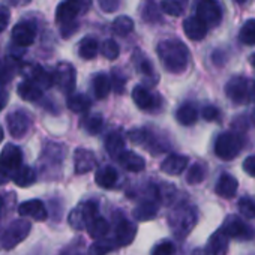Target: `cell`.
<instances>
[{
	"mask_svg": "<svg viewBox=\"0 0 255 255\" xmlns=\"http://www.w3.org/2000/svg\"><path fill=\"white\" fill-rule=\"evenodd\" d=\"M158 56L164 68L171 74H182L188 68L189 51L179 39H165L158 44Z\"/></svg>",
	"mask_w": 255,
	"mask_h": 255,
	"instance_id": "6da1fadb",
	"label": "cell"
},
{
	"mask_svg": "<svg viewBox=\"0 0 255 255\" xmlns=\"http://www.w3.org/2000/svg\"><path fill=\"white\" fill-rule=\"evenodd\" d=\"M92 0H63L56 9V21L62 26L75 23V18L89 11Z\"/></svg>",
	"mask_w": 255,
	"mask_h": 255,
	"instance_id": "7a4b0ae2",
	"label": "cell"
},
{
	"mask_svg": "<svg viewBox=\"0 0 255 255\" xmlns=\"http://www.w3.org/2000/svg\"><path fill=\"white\" fill-rule=\"evenodd\" d=\"M195 222H197V215L192 207H179L171 213L168 219V224L171 225L177 237H186L192 230V227L195 225Z\"/></svg>",
	"mask_w": 255,
	"mask_h": 255,
	"instance_id": "3957f363",
	"label": "cell"
},
{
	"mask_svg": "<svg viewBox=\"0 0 255 255\" xmlns=\"http://www.w3.org/2000/svg\"><path fill=\"white\" fill-rule=\"evenodd\" d=\"M30 230H32V224L27 219L20 218L12 221L2 236V248L14 249L30 234Z\"/></svg>",
	"mask_w": 255,
	"mask_h": 255,
	"instance_id": "277c9868",
	"label": "cell"
},
{
	"mask_svg": "<svg viewBox=\"0 0 255 255\" xmlns=\"http://www.w3.org/2000/svg\"><path fill=\"white\" fill-rule=\"evenodd\" d=\"M254 87L252 83L245 78V77H233L227 86H225V93L231 102L236 105H243L248 104L251 99V95H254Z\"/></svg>",
	"mask_w": 255,
	"mask_h": 255,
	"instance_id": "5b68a950",
	"label": "cell"
},
{
	"mask_svg": "<svg viewBox=\"0 0 255 255\" xmlns=\"http://www.w3.org/2000/svg\"><path fill=\"white\" fill-rule=\"evenodd\" d=\"M242 149V141L240 138L233 134V132H224L216 138L215 143V153L218 158L224 161L234 159Z\"/></svg>",
	"mask_w": 255,
	"mask_h": 255,
	"instance_id": "8992f818",
	"label": "cell"
},
{
	"mask_svg": "<svg viewBox=\"0 0 255 255\" xmlns=\"http://www.w3.org/2000/svg\"><path fill=\"white\" fill-rule=\"evenodd\" d=\"M98 216V204L95 201H86L69 213L68 222L75 230H84Z\"/></svg>",
	"mask_w": 255,
	"mask_h": 255,
	"instance_id": "52a82bcc",
	"label": "cell"
},
{
	"mask_svg": "<svg viewBox=\"0 0 255 255\" xmlns=\"http://www.w3.org/2000/svg\"><path fill=\"white\" fill-rule=\"evenodd\" d=\"M54 77V84L63 92V93H72L75 89V68L71 63L62 62L56 66V71L53 74Z\"/></svg>",
	"mask_w": 255,
	"mask_h": 255,
	"instance_id": "ba28073f",
	"label": "cell"
},
{
	"mask_svg": "<svg viewBox=\"0 0 255 255\" xmlns=\"http://www.w3.org/2000/svg\"><path fill=\"white\" fill-rule=\"evenodd\" d=\"M197 17L207 27H215L221 23L222 11L216 0H200L197 5Z\"/></svg>",
	"mask_w": 255,
	"mask_h": 255,
	"instance_id": "9c48e42d",
	"label": "cell"
},
{
	"mask_svg": "<svg viewBox=\"0 0 255 255\" xmlns=\"http://www.w3.org/2000/svg\"><path fill=\"white\" fill-rule=\"evenodd\" d=\"M6 123H8L9 134L14 138H23L27 134V131L30 129L32 120L26 111L17 110V111H12L11 114H8Z\"/></svg>",
	"mask_w": 255,
	"mask_h": 255,
	"instance_id": "30bf717a",
	"label": "cell"
},
{
	"mask_svg": "<svg viewBox=\"0 0 255 255\" xmlns=\"http://www.w3.org/2000/svg\"><path fill=\"white\" fill-rule=\"evenodd\" d=\"M221 230L227 234L228 239L231 237V239L251 240L254 237V230L237 216H228Z\"/></svg>",
	"mask_w": 255,
	"mask_h": 255,
	"instance_id": "8fae6325",
	"label": "cell"
},
{
	"mask_svg": "<svg viewBox=\"0 0 255 255\" xmlns=\"http://www.w3.org/2000/svg\"><path fill=\"white\" fill-rule=\"evenodd\" d=\"M23 162V152L15 144H8L0 153V168H2L8 176L17 171Z\"/></svg>",
	"mask_w": 255,
	"mask_h": 255,
	"instance_id": "7c38bea8",
	"label": "cell"
},
{
	"mask_svg": "<svg viewBox=\"0 0 255 255\" xmlns=\"http://www.w3.org/2000/svg\"><path fill=\"white\" fill-rule=\"evenodd\" d=\"M23 74L27 78V81L35 83L39 87L48 89L54 84V77L53 74L47 72L44 68L38 66V65H26L23 68Z\"/></svg>",
	"mask_w": 255,
	"mask_h": 255,
	"instance_id": "4fadbf2b",
	"label": "cell"
},
{
	"mask_svg": "<svg viewBox=\"0 0 255 255\" xmlns=\"http://www.w3.org/2000/svg\"><path fill=\"white\" fill-rule=\"evenodd\" d=\"M36 38V27L29 23V21H23L18 23L14 29H12V41L18 45V47H29L35 42Z\"/></svg>",
	"mask_w": 255,
	"mask_h": 255,
	"instance_id": "5bb4252c",
	"label": "cell"
},
{
	"mask_svg": "<svg viewBox=\"0 0 255 255\" xmlns=\"http://www.w3.org/2000/svg\"><path fill=\"white\" fill-rule=\"evenodd\" d=\"M18 215L23 218H32L35 221H45L48 213L41 200H29L18 206Z\"/></svg>",
	"mask_w": 255,
	"mask_h": 255,
	"instance_id": "9a60e30c",
	"label": "cell"
},
{
	"mask_svg": "<svg viewBox=\"0 0 255 255\" xmlns=\"http://www.w3.org/2000/svg\"><path fill=\"white\" fill-rule=\"evenodd\" d=\"M74 168L77 174H86L96 168L95 153L87 149H77L74 153Z\"/></svg>",
	"mask_w": 255,
	"mask_h": 255,
	"instance_id": "2e32d148",
	"label": "cell"
},
{
	"mask_svg": "<svg viewBox=\"0 0 255 255\" xmlns=\"http://www.w3.org/2000/svg\"><path fill=\"white\" fill-rule=\"evenodd\" d=\"M137 234V228L134 224H131L126 219H119L117 225H116V243L120 246H128L135 237Z\"/></svg>",
	"mask_w": 255,
	"mask_h": 255,
	"instance_id": "e0dca14e",
	"label": "cell"
},
{
	"mask_svg": "<svg viewBox=\"0 0 255 255\" xmlns=\"http://www.w3.org/2000/svg\"><path fill=\"white\" fill-rule=\"evenodd\" d=\"M186 167H188V158L183 155H170L161 164L162 173L168 176H180L186 170Z\"/></svg>",
	"mask_w": 255,
	"mask_h": 255,
	"instance_id": "ac0fdd59",
	"label": "cell"
},
{
	"mask_svg": "<svg viewBox=\"0 0 255 255\" xmlns=\"http://www.w3.org/2000/svg\"><path fill=\"white\" fill-rule=\"evenodd\" d=\"M183 30L191 41H201L207 35V26L198 17H188L183 21Z\"/></svg>",
	"mask_w": 255,
	"mask_h": 255,
	"instance_id": "d6986e66",
	"label": "cell"
},
{
	"mask_svg": "<svg viewBox=\"0 0 255 255\" xmlns=\"http://www.w3.org/2000/svg\"><path fill=\"white\" fill-rule=\"evenodd\" d=\"M117 159H119V164L125 170L131 171V173H140L146 167V161L140 155H137L134 152H129V150H125Z\"/></svg>",
	"mask_w": 255,
	"mask_h": 255,
	"instance_id": "ffe728a7",
	"label": "cell"
},
{
	"mask_svg": "<svg viewBox=\"0 0 255 255\" xmlns=\"http://www.w3.org/2000/svg\"><path fill=\"white\" fill-rule=\"evenodd\" d=\"M132 99L140 110H152L156 107V98L143 86H137L132 90Z\"/></svg>",
	"mask_w": 255,
	"mask_h": 255,
	"instance_id": "44dd1931",
	"label": "cell"
},
{
	"mask_svg": "<svg viewBox=\"0 0 255 255\" xmlns=\"http://www.w3.org/2000/svg\"><path fill=\"white\" fill-rule=\"evenodd\" d=\"M239 183L237 179L230 174H222L216 183V192L222 198H233L237 192Z\"/></svg>",
	"mask_w": 255,
	"mask_h": 255,
	"instance_id": "7402d4cb",
	"label": "cell"
},
{
	"mask_svg": "<svg viewBox=\"0 0 255 255\" xmlns=\"http://www.w3.org/2000/svg\"><path fill=\"white\" fill-rule=\"evenodd\" d=\"M14 183L20 188H27L36 182V171L29 165H21L17 171L11 174Z\"/></svg>",
	"mask_w": 255,
	"mask_h": 255,
	"instance_id": "603a6c76",
	"label": "cell"
},
{
	"mask_svg": "<svg viewBox=\"0 0 255 255\" xmlns=\"http://www.w3.org/2000/svg\"><path fill=\"white\" fill-rule=\"evenodd\" d=\"M17 93L21 99L27 102H36L42 98V89L32 81H23L17 87Z\"/></svg>",
	"mask_w": 255,
	"mask_h": 255,
	"instance_id": "cb8c5ba5",
	"label": "cell"
},
{
	"mask_svg": "<svg viewBox=\"0 0 255 255\" xmlns=\"http://www.w3.org/2000/svg\"><path fill=\"white\" fill-rule=\"evenodd\" d=\"M95 180H96L98 186H101L104 189H111V188H114V185L117 182V171L113 167H102L96 171Z\"/></svg>",
	"mask_w": 255,
	"mask_h": 255,
	"instance_id": "d4e9b609",
	"label": "cell"
},
{
	"mask_svg": "<svg viewBox=\"0 0 255 255\" xmlns=\"http://www.w3.org/2000/svg\"><path fill=\"white\" fill-rule=\"evenodd\" d=\"M66 105L68 108L72 111V113H77V114H83L86 111H89V108L92 107V101L83 95V93H77V95H71L66 101Z\"/></svg>",
	"mask_w": 255,
	"mask_h": 255,
	"instance_id": "484cf974",
	"label": "cell"
},
{
	"mask_svg": "<svg viewBox=\"0 0 255 255\" xmlns=\"http://www.w3.org/2000/svg\"><path fill=\"white\" fill-rule=\"evenodd\" d=\"M176 117H177V122H179L180 125H183V126H191V125H194V123L197 122L198 113H197V108H195L192 104L186 102V104H183V105L177 110Z\"/></svg>",
	"mask_w": 255,
	"mask_h": 255,
	"instance_id": "4316f807",
	"label": "cell"
},
{
	"mask_svg": "<svg viewBox=\"0 0 255 255\" xmlns=\"http://www.w3.org/2000/svg\"><path fill=\"white\" fill-rule=\"evenodd\" d=\"M123 147H125V140L120 132H113L105 138V149L111 156L119 158L125 152Z\"/></svg>",
	"mask_w": 255,
	"mask_h": 255,
	"instance_id": "83f0119b",
	"label": "cell"
},
{
	"mask_svg": "<svg viewBox=\"0 0 255 255\" xmlns=\"http://www.w3.org/2000/svg\"><path fill=\"white\" fill-rule=\"evenodd\" d=\"M98 51H99V44H98V41H96L95 38L87 36V38H84V39L80 42L78 54H80L81 59H84V60H92V59L96 57Z\"/></svg>",
	"mask_w": 255,
	"mask_h": 255,
	"instance_id": "f1b7e54d",
	"label": "cell"
},
{
	"mask_svg": "<svg viewBox=\"0 0 255 255\" xmlns=\"http://www.w3.org/2000/svg\"><path fill=\"white\" fill-rule=\"evenodd\" d=\"M111 90V80L105 74H98L93 78V92L98 99H105Z\"/></svg>",
	"mask_w": 255,
	"mask_h": 255,
	"instance_id": "f546056e",
	"label": "cell"
},
{
	"mask_svg": "<svg viewBox=\"0 0 255 255\" xmlns=\"http://www.w3.org/2000/svg\"><path fill=\"white\" fill-rule=\"evenodd\" d=\"M87 231H89V236H90L92 239L101 240V239H104V237L108 234V231H110V225H108V222H107L104 218L96 216V218L89 224Z\"/></svg>",
	"mask_w": 255,
	"mask_h": 255,
	"instance_id": "4dcf8cb0",
	"label": "cell"
},
{
	"mask_svg": "<svg viewBox=\"0 0 255 255\" xmlns=\"http://www.w3.org/2000/svg\"><path fill=\"white\" fill-rule=\"evenodd\" d=\"M227 246H228V237H227V234L222 230H219V231H216V233L212 234V237L209 240V248L212 249V252L215 255L225 254Z\"/></svg>",
	"mask_w": 255,
	"mask_h": 255,
	"instance_id": "1f68e13d",
	"label": "cell"
},
{
	"mask_svg": "<svg viewBox=\"0 0 255 255\" xmlns=\"http://www.w3.org/2000/svg\"><path fill=\"white\" fill-rule=\"evenodd\" d=\"M158 212V206L153 203V201H146V203H141L140 206H137V209L134 210V216L137 221H150L155 218Z\"/></svg>",
	"mask_w": 255,
	"mask_h": 255,
	"instance_id": "d6a6232c",
	"label": "cell"
},
{
	"mask_svg": "<svg viewBox=\"0 0 255 255\" xmlns=\"http://www.w3.org/2000/svg\"><path fill=\"white\" fill-rule=\"evenodd\" d=\"M134 30V21L128 17V15H122L117 17L113 23V32L119 36H126L129 35Z\"/></svg>",
	"mask_w": 255,
	"mask_h": 255,
	"instance_id": "836d02e7",
	"label": "cell"
},
{
	"mask_svg": "<svg viewBox=\"0 0 255 255\" xmlns=\"http://www.w3.org/2000/svg\"><path fill=\"white\" fill-rule=\"evenodd\" d=\"M239 38L245 45H255V20L254 18L248 20L242 26Z\"/></svg>",
	"mask_w": 255,
	"mask_h": 255,
	"instance_id": "e575fe53",
	"label": "cell"
},
{
	"mask_svg": "<svg viewBox=\"0 0 255 255\" xmlns=\"http://www.w3.org/2000/svg\"><path fill=\"white\" fill-rule=\"evenodd\" d=\"M204 176H206V170L201 164H194L189 170H188V174H186V182L189 185H198L204 180Z\"/></svg>",
	"mask_w": 255,
	"mask_h": 255,
	"instance_id": "d590c367",
	"label": "cell"
},
{
	"mask_svg": "<svg viewBox=\"0 0 255 255\" xmlns=\"http://www.w3.org/2000/svg\"><path fill=\"white\" fill-rule=\"evenodd\" d=\"M101 53L105 59L108 60H116L120 54V48L117 45V42L114 39H107L104 41L102 47H101Z\"/></svg>",
	"mask_w": 255,
	"mask_h": 255,
	"instance_id": "8d00e7d4",
	"label": "cell"
},
{
	"mask_svg": "<svg viewBox=\"0 0 255 255\" xmlns=\"http://www.w3.org/2000/svg\"><path fill=\"white\" fill-rule=\"evenodd\" d=\"M84 128H86V131L90 135H96V134H99L102 131V128H104V119L101 116H90V117L86 119Z\"/></svg>",
	"mask_w": 255,
	"mask_h": 255,
	"instance_id": "74e56055",
	"label": "cell"
},
{
	"mask_svg": "<svg viewBox=\"0 0 255 255\" xmlns=\"http://www.w3.org/2000/svg\"><path fill=\"white\" fill-rule=\"evenodd\" d=\"M129 140L131 141H134L135 144H140V146H147L149 147V144L152 143V135H150V132L149 131H146V129H134V131H131L129 132Z\"/></svg>",
	"mask_w": 255,
	"mask_h": 255,
	"instance_id": "f35d334b",
	"label": "cell"
},
{
	"mask_svg": "<svg viewBox=\"0 0 255 255\" xmlns=\"http://www.w3.org/2000/svg\"><path fill=\"white\" fill-rule=\"evenodd\" d=\"M161 9H162V12H165L170 17H180L183 12V8L177 0H162Z\"/></svg>",
	"mask_w": 255,
	"mask_h": 255,
	"instance_id": "ab89813d",
	"label": "cell"
},
{
	"mask_svg": "<svg viewBox=\"0 0 255 255\" xmlns=\"http://www.w3.org/2000/svg\"><path fill=\"white\" fill-rule=\"evenodd\" d=\"M114 249V245L110 240H98L95 242L90 249H89V255H107Z\"/></svg>",
	"mask_w": 255,
	"mask_h": 255,
	"instance_id": "60d3db41",
	"label": "cell"
},
{
	"mask_svg": "<svg viewBox=\"0 0 255 255\" xmlns=\"http://www.w3.org/2000/svg\"><path fill=\"white\" fill-rule=\"evenodd\" d=\"M239 212L248 219H255V201L251 198H242L239 201Z\"/></svg>",
	"mask_w": 255,
	"mask_h": 255,
	"instance_id": "b9f144b4",
	"label": "cell"
},
{
	"mask_svg": "<svg viewBox=\"0 0 255 255\" xmlns=\"http://www.w3.org/2000/svg\"><path fill=\"white\" fill-rule=\"evenodd\" d=\"M176 252V246L171 242H162L159 245H156L152 251V255H174Z\"/></svg>",
	"mask_w": 255,
	"mask_h": 255,
	"instance_id": "7bdbcfd3",
	"label": "cell"
},
{
	"mask_svg": "<svg viewBox=\"0 0 255 255\" xmlns=\"http://www.w3.org/2000/svg\"><path fill=\"white\" fill-rule=\"evenodd\" d=\"M12 75V66L5 60H0V86L9 83Z\"/></svg>",
	"mask_w": 255,
	"mask_h": 255,
	"instance_id": "ee69618b",
	"label": "cell"
},
{
	"mask_svg": "<svg viewBox=\"0 0 255 255\" xmlns=\"http://www.w3.org/2000/svg\"><path fill=\"white\" fill-rule=\"evenodd\" d=\"M110 80H111V87L114 89V92H116L117 95L123 93V90H125V83H126L125 77H123L119 71H114Z\"/></svg>",
	"mask_w": 255,
	"mask_h": 255,
	"instance_id": "f6af8a7d",
	"label": "cell"
},
{
	"mask_svg": "<svg viewBox=\"0 0 255 255\" xmlns=\"http://www.w3.org/2000/svg\"><path fill=\"white\" fill-rule=\"evenodd\" d=\"M140 71H141V74H143L146 78H152L153 83L158 80V77H156V74H155V71H153V66H152V63H150L147 59H143V60L140 62Z\"/></svg>",
	"mask_w": 255,
	"mask_h": 255,
	"instance_id": "bcb514c9",
	"label": "cell"
},
{
	"mask_svg": "<svg viewBox=\"0 0 255 255\" xmlns=\"http://www.w3.org/2000/svg\"><path fill=\"white\" fill-rule=\"evenodd\" d=\"M9 18H11V11L6 6H0V33H2L8 24H9Z\"/></svg>",
	"mask_w": 255,
	"mask_h": 255,
	"instance_id": "7dc6e473",
	"label": "cell"
},
{
	"mask_svg": "<svg viewBox=\"0 0 255 255\" xmlns=\"http://www.w3.org/2000/svg\"><path fill=\"white\" fill-rule=\"evenodd\" d=\"M219 116H221L219 110H218L216 107H213V105H207V107H204V110H203V117H204L207 122H213V120H216Z\"/></svg>",
	"mask_w": 255,
	"mask_h": 255,
	"instance_id": "c3c4849f",
	"label": "cell"
},
{
	"mask_svg": "<svg viewBox=\"0 0 255 255\" xmlns=\"http://www.w3.org/2000/svg\"><path fill=\"white\" fill-rule=\"evenodd\" d=\"M99 5L104 12H114L119 8V0H99Z\"/></svg>",
	"mask_w": 255,
	"mask_h": 255,
	"instance_id": "681fc988",
	"label": "cell"
},
{
	"mask_svg": "<svg viewBox=\"0 0 255 255\" xmlns=\"http://www.w3.org/2000/svg\"><path fill=\"white\" fill-rule=\"evenodd\" d=\"M243 170H245L249 176L255 177V156H249V158L245 159V162H243Z\"/></svg>",
	"mask_w": 255,
	"mask_h": 255,
	"instance_id": "f907efd6",
	"label": "cell"
},
{
	"mask_svg": "<svg viewBox=\"0 0 255 255\" xmlns=\"http://www.w3.org/2000/svg\"><path fill=\"white\" fill-rule=\"evenodd\" d=\"M77 29H78L77 23L65 24V26H62V36H63V38H69L71 35H74V33H75V30H77Z\"/></svg>",
	"mask_w": 255,
	"mask_h": 255,
	"instance_id": "816d5d0a",
	"label": "cell"
},
{
	"mask_svg": "<svg viewBox=\"0 0 255 255\" xmlns=\"http://www.w3.org/2000/svg\"><path fill=\"white\" fill-rule=\"evenodd\" d=\"M8 101H9V95L6 90L0 89V111H3L5 107L8 105Z\"/></svg>",
	"mask_w": 255,
	"mask_h": 255,
	"instance_id": "f5cc1de1",
	"label": "cell"
},
{
	"mask_svg": "<svg viewBox=\"0 0 255 255\" xmlns=\"http://www.w3.org/2000/svg\"><path fill=\"white\" fill-rule=\"evenodd\" d=\"M192 255H215V254H213L212 249L207 246V248H198V249H195V251L192 252Z\"/></svg>",
	"mask_w": 255,
	"mask_h": 255,
	"instance_id": "db71d44e",
	"label": "cell"
},
{
	"mask_svg": "<svg viewBox=\"0 0 255 255\" xmlns=\"http://www.w3.org/2000/svg\"><path fill=\"white\" fill-rule=\"evenodd\" d=\"M9 2L15 6H21V5H27L30 0H9Z\"/></svg>",
	"mask_w": 255,
	"mask_h": 255,
	"instance_id": "11a10c76",
	"label": "cell"
},
{
	"mask_svg": "<svg viewBox=\"0 0 255 255\" xmlns=\"http://www.w3.org/2000/svg\"><path fill=\"white\" fill-rule=\"evenodd\" d=\"M6 180H8V174L2 168H0V185H3Z\"/></svg>",
	"mask_w": 255,
	"mask_h": 255,
	"instance_id": "9f6ffc18",
	"label": "cell"
},
{
	"mask_svg": "<svg viewBox=\"0 0 255 255\" xmlns=\"http://www.w3.org/2000/svg\"><path fill=\"white\" fill-rule=\"evenodd\" d=\"M3 138H5V132H3V128L0 126V143L3 141Z\"/></svg>",
	"mask_w": 255,
	"mask_h": 255,
	"instance_id": "6f0895ef",
	"label": "cell"
},
{
	"mask_svg": "<svg viewBox=\"0 0 255 255\" xmlns=\"http://www.w3.org/2000/svg\"><path fill=\"white\" fill-rule=\"evenodd\" d=\"M236 3H239V5H243V3H246V0H234Z\"/></svg>",
	"mask_w": 255,
	"mask_h": 255,
	"instance_id": "680465c9",
	"label": "cell"
},
{
	"mask_svg": "<svg viewBox=\"0 0 255 255\" xmlns=\"http://www.w3.org/2000/svg\"><path fill=\"white\" fill-rule=\"evenodd\" d=\"M251 63L255 66V54H252V57H251Z\"/></svg>",
	"mask_w": 255,
	"mask_h": 255,
	"instance_id": "91938a15",
	"label": "cell"
},
{
	"mask_svg": "<svg viewBox=\"0 0 255 255\" xmlns=\"http://www.w3.org/2000/svg\"><path fill=\"white\" fill-rule=\"evenodd\" d=\"M252 119H254V122H255V114H252Z\"/></svg>",
	"mask_w": 255,
	"mask_h": 255,
	"instance_id": "94428289",
	"label": "cell"
},
{
	"mask_svg": "<svg viewBox=\"0 0 255 255\" xmlns=\"http://www.w3.org/2000/svg\"><path fill=\"white\" fill-rule=\"evenodd\" d=\"M254 98H255V87H254Z\"/></svg>",
	"mask_w": 255,
	"mask_h": 255,
	"instance_id": "6125c7cd",
	"label": "cell"
},
{
	"mask_svg": "<svg viewBox=\"0 0 255 255\" xmlns=\"http://www.w3.org/2000/svg\"><path fill=\"white\" fill-rule=\"evenodd\" d=\"M75 255H83V254H75Z\"/></svg>",
	"mask_w": 255,
	"mask_h": 255,
	"instance_id": "be15d7a7",
	"label": "cell"
}]
</instances>
